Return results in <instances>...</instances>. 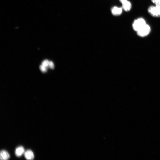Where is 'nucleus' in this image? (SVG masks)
Listing matches in <instances>:
<instances>
[{
  "label": "nucleus",
  "instance_id": "2",
  "mask_svg": "<svg viewBox=\"0 0 160 160\" xmlns=\"http://www.w3.org/2000/svg\"><path fill=\"white\" fill-rule=\"evenodd\" d=\"M146 24L145 21L142 18H138L134 21L132 26L133 30L137 32Z\"/></svg>",
  "mask_w": 160,
  "mask_h": 160
},
{
  "label": "nucleus",
  "instance_id": "10",
  "mask_svg": "<svg viewBox=\"0 0 160 160\" xmlns=\"http://www.w3.org/2000/svg\"><path fill=\"white\" fill-rule=\"evenodd\" d=\"M39 69L40 71L43 73L46 72L47 70V68L43 66L42 65L40 66Z\"/></svg>",
  "mask_w": 160,
  "mask_h": 160
},
{
  "label": "nucleus",
  "instance_id": "1",
  "mask_svg": "<svg viewBox=\"0 0 160 160\" xmlns=\"http://www.w3.org/2000/svg\"><path fill=\"white\" fill-rule=\"evenodd\" d=\"M155 6H151L148 9L149 14L154 17H160V0H151Z\"/></svg>",
  "mask_w": 160,
  "mask_h": 160
},
{
  "label": "nucleus",
  "instance_id": "4",
  "mask_svg": "<svg viewBox=\"0 0 160 160\" xmlns=\"http://www.w3.org/2000/svg\"><path fill=\"white\" fill-rule=\"evenodd\" d=\"M122 8L117 7H113L112 9V13L113 15L116 16L120 15L122 12Z\"/></svg>",
  "mask_w": 160,
  "mask_h": 160
},
{
  "label": "nucleus",
  "instance_id": "9",
  "mask_svg": "<svg viewBox=\"0 0 160 160\" xmlns=\"http://www.w3.org/2000/svg\"><path fill=\"white\" fill-rule=\"evenodd\" d=\"M49 61L47 60L44 61L42 63V65L43 66L47 68L49 67Z\"/></svg>",
  "mask_w": 160,
  "mask_h": 160
},
{
  "label": "nucleus",
  "instance_id": "8",
  "mask_svg": "<svg viewBox=\"0 0 160 160\" xmlns=\"http://www.w3.org/2000/svg\"><path fill=\"white\" fill-rule=\"evenodd\" d=\"M24 149L22 146L17 147L15 150V154L17 156L20 157L24 152Z\"/></svg>",
  "mask_w": 160,
  "mask_h": 160
},
{
  "label": "nucleus",
  "instance_id": "3",
  "mask_svg": "<svg viewBox=\"0 0 160 160\" xmlns=\"http://www.w3.org/2000/svg\"><path fill=\"white\" fill-rule=\"evenodd\" d=\"M151 31V28L148 25L146 24L140 30L137 32V35L141 37H145L147 36Z\"/></svg>",
  "mask_w": 160,
  "mask_h": 160
},
{
  "label": "nucleus",
  "instance_id": "7",
  "mask_svg": "<svg viewBox=\"0 0 160 160\" xmlns=\"http://www.w3.org/2000/svg\"><path fill=\"white\" fill-rule=\"evenodd\" d=\"M25 158L28 160H32L34 159V155L32 151L30 150H27L24 153Z\"/></svg>",
  "mask_w": 160,
  "mask_h": 160
},
{
  "label": "nucleus",
  "instance_id": "11",
  "mask_svg": "<svg viewBox=\"0 0 160 160\" xmlns=\"http://www.w3.org/2000/svg\"><path fill=\"white\" fill-rule=\"evenodd\" d=\"M49 67L51 69H53L55 68L54 64L52 62H49Z\"/></svg>",
  "mask_w": 160,
  "mask_h": 160
},
{
  "label": "nucleus",
  "instance_id": "5",
  "mask_svg": "<svg viewBox=\"0 0 160 160\" xmlns=\"http://www.w3.org/2000/svg\"><path fill=\"white\" fill-rule=\"evenodd\" d=\"M10 155L8 152L6 150H2L0 154V159L2 160H6L10 158Z\"/></svg>",
  "mask_w": 160,
  "mask_h": 160
},
{
  "label": "nucleus",
  "instance_id": "12",
  "mask_svg": "<svg viewBox=\"0 0 160 160\" xmlns=\"http://www.w3.org/2000/svg\"><path fill=\"white\" fill-rule=\"evenodd\" d=\"M119 1L122 4H123L128 1V0H119Z\"/></svg>",
  "mask_w": 160,
  "mask_h": 160
},
{
  "label": "nucleus",
  "instance_id": "6",
  "mask_svg": "<svg viewBox=\"0 0 160 160\" xmlns=\"http://www.w3.org/2000/svg\"><path fill=\"white\" fill-rule=\"evenodd\" d=\"M122 4V8L125 11L128 12L131 10L132 5L130 2L127 1Z\"/></svg>",
  "mask_w": 160,
  "mask_h": 160
}]
</instances>
